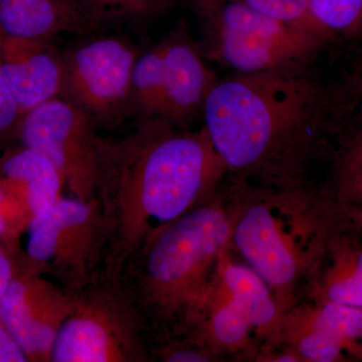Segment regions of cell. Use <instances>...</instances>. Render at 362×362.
I'll use <instances>...</instances> for the list:
<instances>
[{"instance_id":"obj_16","label":"cell","mask_w":362,"mask_h":362,"mask_svg":"<svg viewBox=\"0 0 362 362\" xmlns=\"http://www.w3.org/2000/svg\"><path fill=\"white\" fill-rule=\"evenodd\" d=\"M0 178L21 181L25 185L33 218L59 201L66 188L61 171L47 156L21 144L11 145L0 156Z\"/></svg>"},{"instance_id":"obj_8","label":"cell","mask_w":362,"mask_h":362,"mask_svg":"<svg viewBox=\"0 0 362 362\" xmlns=\"http://www.w3.org/2000/svg\"><path fill=\"white\" fill-rule=\"evenodd\" d=\"M94 35L63 52L62 98L82 111L95 128L112 129L132 116L131 82L140 52L126 37Z\"/></svg>"},{"instance_id":"obj_22","label":"cell","mask_w":362,"mask_h":362,"mask_svg":"<svg viewBox=\"0 0 362 362\" xmlns=\"http://www.w3.org/2000/svg\"><path fill=\"white\" fill-rule=\"evenodd\" d=\"M102 26L104 21H139L165 11L173 0H76Z\"/></svg>"},{"instance_id":"obj_9","label":"cell","mask_w":362,"mask_h":362,"mask_svg":"<svg viewBox=\"0 0 362 362\" xmlns=\"http://www.w3.org/2000/svg\"><path fill=\"white\" fill-rule=\"evenodd\" d=\"M97 134L82 111L57 98L21 117L16 141L47 156L61 171L71 197L90 201Z\"/></svg>"},{"instance_id":"obj_4","label":"cell","mask_w":362,"mask_h":362,"mask_svg":"<svg viewBox=\"0 0 362 362\" xmlns=\"http://www.w3.org/2000/svg\"><path fill=\"white\" fill-rule=\"evenodd\" d=\"M226 183L233 204L230 247L265 280L286 314L306 296L339 237L332 206L308 185Z\"/></svg>"},{"instance_id":"obj_7","label":"cell","mask_w":362,"mask_h":362,"mask_svg":"<svg viewBox=\"0 0 362 362\" xmlns=\"http://www.w3.org/2000/svg\"><path fill=\"white\" fill-rule=\"evenodd\" d=\"M28 232L25 263L66 292L78 291L103 270L106 228L96 199L63 197L33 218Z\"/></svg>"},{"instance_id":"obj_25","label":"cell","mask_w":362,"mask_h":362,"mask_svg":"<svg viewBox=\"0 0 362 362\" xmlns=\"http://www.w3.org/2000/svg\"><path fill=\"white\" fill-rule=\"evenodd\" d=\"M218 358L211 350L187 338H168L152 344V361L211 362Z\"/></svg>"},{"instance_id":"obj_23","label":"cell","mask_w":362,"mask_h":362,"mask_svg":"<svg viewBox=\"0 0 362 362\" xmlns=\"http://www.w3.org/2000/svg\"><path fill=\"white\" fill-rule=\"evenodd\" d=\"M338 162V180L345 194L362 197V110L357 107Z\"/></svg>"},{"instance_id":"obj_20","label":"cell","mask_w":362,"mask_h":362,"mask_svg":"<svg viewBox=\"0 0 362 362\" xmlns=\"http://www.w3.org/2000/svg\"><path fill=\"white\" fill-rule=\"evenodd\" d=\"M33 220L25 185L21 181L0 178V244L13 256L23 251L21 237Z\"/></svg>"},{"instance_id":"obj_14","label":"cell","mask_w":362,"mask_h":362,"mask_svg":"<svg viewBox=\"0 0 362 362\" xmlns=\"http://www.w3.org/2000/svg\"><path fill=\"white\" fill-rule=\"evenodd\" d=\"M216 280L228 297L242 309L255 334L264 340L263 349L282 346L285 314L265 280L245 262L230 256V249L221 255Z\"/></svg>"},{"instance_id":"obj_2","label":"cell","mask_w":362,"mask_h":362,"mask_svg":"<svg viewBox=\"0 0 362 362\" xmlns=\"http://www.w3.org/2000/svg\"><path fill=\"white\" fill-rule=\"evenodd\" d=\"M226 176L204 126L182 129L156 117L119 139L97 134L94 199L107 240L102 271L119 276L157 233L218 194Z\"/></svg>"},{"instance_id":"obj_18","label":"cell","mask_w":362,"mask_h":362,"mask_svg":"<svg viewBox=\"0 0 362 362\" xmlns=\"http://www.w3.org/2000/svg\"><path fill=\"white\" fill-rule=\"evenodd\" d=\"M287 313L341 343L347 351H358L362 343V308L337 302L297 305Z\"/></svg>"},{"instance_id":"obj_26","label":"cell","mask_w":362,"mask_h":362,"mask_svg":"<svg viewBox=\"0 0 362 362\" xmlns=\"http://www.w3.org/2000/svg\"><path fill=\"white\" fill-rule=\"evenodd\" d=\"M21 116L0 69V156L18 137Z\"/></svg>"},{"instance_id":"obj_11","label":"cell","mask_w":362,"mask_h":362,"mask_svg":"<svg viewBox=\"0 0 362 362\" xmlns=\"http://www.w3.org/2000/svg\"><path fill=\"white\" fill-rule=\"evenodd\" d=\"M0 69L21 117L63 96L65 61L52 40L0 35Z\"/></svg>"},{"instance_id":"obj_5","label":"cell","mask_w":362,"mask_h":362,"mask_svg":"<svg viewBox=\"0 0 362 362\" xmlns=\"http://www.w3.org/2000/svg\"><path fill=\"white\" fill-rule=\"evenodd\" d=\"M204 56L256 74L309 68L326 42L318 33L259 13L235 0H197Z\"/></svg>"},{"instance_id":"obj_12","label":"cell","mask_w":362,"mask_h":362,"mask_svg":"<svg viewBox=\"0 0 362 362\" xmlns=\"http://www.w3.org/2000/svg\"><path fill=\"white\" fill-rule=\"evenodd\" d=\"M162 42L164 89L159 117L176 127L188 129L202 117L207 97L218 78L206 65L201 45L183 30Z\"/></svg>"},{"instance_id":"obj_21","label":"cell","mask_w":362,"mask_h":362,"mask_svg":"<svg viewBox=\"0 0 362 362\" xmlns=\"http://www.w3.org/2000/svg\"><path fill=\"white\" fill-rule=\"evenodd\" d=\"M308 11L326 42L362 30V0H308Z\"/></svg>"},{"instance_id":"obj_28","label":"cell","mask_w":362,"mask_h":362,"mask_svg":"<svg viewBox=\"0 0 362 362\" xmlns=\"http://www.w3.org/2000/svg\"><path fill=\"white\" fill-rule=\"evenodd\" d=\"M16 272L14 256L0 244V300L4 297Z\"/></svg>"},{"instance_id":"obj_10","label":"cell","mask_w":362,"mask_h":362,"mask_svg":"<svg viewBox=\"0 0 362 362\" xmlns=\"http://www.w3.org/2000/svg\"><path fill=\"white\" fill-rule=\"evenodd\" d=\"M23 252L14 256L16 272L0 300V324L28 362H51L54 341L73 307V295L30 268Z\"/></svg>"},{"instance_id":"obj_24","label":"cell","mask_w":362,"mask_h":362,"mask_svg":"<svg viewBox=\"0 0 362 362\" xmlns=\"http://www.w3.org/2000/svg\"><path fill=\"white\" fill-rule=\"evenodd\" d=\"M235 1L245 4L250 8L270 18L302 26L318 33L312 25L310 16H309L308 0H235Z\"/></svg>"},{"instance_id":"obj_15","label":"cell","mask_w":362,"mask_h":362,"mask_svg":"<svg viewBox=\"0 0 362 362\" xmlns=\"http://www.w3.org/2000/svg\"><path fill=\"white\" fill-rule=\"evenodd\" d=\"M252 334L244 312L223 291L214 275L194 325L183 338L199 343L218 356L230 354L254 357L258 349Z\"/></svg>"},{"instance_id":"obj_29","label":"cell","mask_w":362,"mask_h":362,"mask_svg":"<svg viewBox=\"0 0 362 362\" xmlns=\"http://www.w3.org/2000/svg\"><path fill=\"white\" fill-rule=\"evenodd\" d=\"M354 89H356V107H358L359 109L362 110V74L359 76L358 80L354 83Z\"/></svg>"},{"instance_id":"obj_1","label":"cell","mask_w":362,"mask_h":362,"mask_svg":"<svg viewBox=\"0 0 362 362\" xmlns=\"http://www.w3.org/2000/svg\"><path fill=\"white\" fill-rule=\"evenodd\" d=\"M335 90L308 68L218 78L202 119L226 178L273 187L307 185L331 135L346 126L354 90Z\"/></svg>"},{"instance_id":"obj_13","label":"cell","mask_w":362,"mask_h":362,"mask_svg":"<svg viewBox=\"0 0 362 362\" xmlns=\"http://www.w3.org/2000/svg\"><path fill=\"white\" fill-rule=\"evenodd\" d=\"M102 25L76 0H0V35L54 40L61 33L90 35Z\"/></svg>"},{"instance_id":"obj_17","label":"cell","mask_w":362,"mask_h":362,"mask_svg":"<svg viewBox=\"0 0 362 362\" xmlns=\"http://www.w3.org/2000/svg\"><path fill=\"white\" fill-rule=\"evenodd\" d=\"M338 238L329 252L332 264L319 273L307 295L315 302H337L362 308V250L345 249Z\"/></svg>"},{"instance_id":"obj_27","label":"cell","mask_w":362,"mask_h":362,"mask_svg":"<svg viewBox=\"0 0 362 362\" xmlns=\"http://www.w3.org/2000/svg\"><path fill=\"white\" fill-rule=\"evenodd\" d=\"M0 362H28L25 352L0 324Z\"/></svg>"},{"instance_id":"obj_19","label":"cell","mask_w":362,"mask_h":362,"mask_svg":"<svg viewBox=\"0 0 362 362\" xmlns=\"http://www.w3.org/2000/svg\"><path fill=\"white\" fill-rule=\"evenodd\" d=\"M163 42L140 52L132 73V116L140 121L159 117L164 89Z\"/></svg>"},{"instance_id":"obj_6","label":"cell","mask_w":362,"mask_h":362,"mask_svg":"<svg viewBox=\"0 0 362 362\" xmlns=\"http://www.w3.org/2000/svg\"><path fill=\"white\" fill-rule=\"evenodd\" d=\"M73 295L51 362L152 361V337L119 276L102 271Z\"/></svg>"},{"instance_id":"obj_3","label":"cell","mask_w":362,"mask_h":362,"mask_svg":"<svg viewBox=\"0 0 362 362\" xmlns=\"http://www.w3.org/2000/svg\"><path fill=\"white\" fill-rule=\"evenodd\" d=\"M233 204L220 192L157 233L119 274L139 306L152 344L187 337L209 291L221 255L230 247Z\"/></svg>"}]
</instances>
